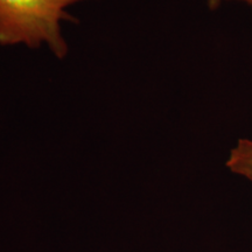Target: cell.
<instances>
[{"instance_id":"7a4b0ae2","label":"cell","mask_w":252,"mask_h":252,"mask_svg":"<svg viewBox=\"0 0 252 252\" xmlns=\"http://www.w3.org/2000/svg\"><path fill=\"white\" fill-rule=\"evenodd\" d=\"M226 167L235 174L244 176L252 182V140L239 139L230 151Z\"/></svg>"},{"instance_id":"3957f363","label":"cell","mask_w":252,"mask_h":252,"mask_svg":"<svg viewBox=\"0 0 252 252\" xmlns=\"http://www.w3.org/2000/svg\"><path fill=\"white\" fill-rule=\"evenodd\" d=\"M224 1V0H208V4H209L210 8H217L220 5V2Z\"/></svg>"},{"instance_id":"6da1fadb","label":"cell","mask_w":252,"mask_h":252,"mask_svg":"<svg viewBox=\"0 0 252 252\" xmlns=\"http://www.w3.org/2000/svg\"><path fill=\"white\" fill-rule=\"evenodd\" d=\"M87 0H0V45H46L56 58L68 53L61 23L71 20L68 7Z\"/></svg>"},{"instance_id":"277c9868","label":"cell","mask_w":252,"mask_h":252,"mask_svg":"<svg viewBox=\"0 0 252 252\" xmlns=\"http://www.w3.org/2000/svg\"><path fill=\"white\" fill-rule=\"evenodd\" d=\"M239 1H244V2H247V4L250 6V7L252 8V0H239Z\"/></svg>"}]
</instances>
